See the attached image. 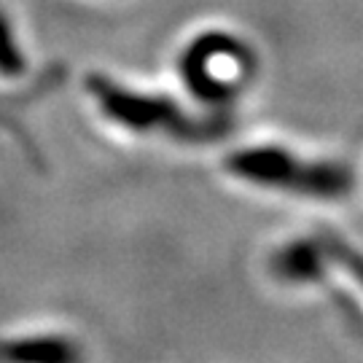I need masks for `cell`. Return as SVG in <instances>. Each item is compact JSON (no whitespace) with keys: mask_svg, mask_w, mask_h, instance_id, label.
Segmentation results:
<instances>
[{"mask_svg":"<svg viewBox=\"0 0 363 363\" xmlns=\"http://www.w3.org/2000/svg\"><path fill=\"white\" fill-rule=\"evenodd\" d=\"M232 169L240 175L253 178L269 186H283L294 189L301 194L318 196H337L350 189V172L342 164L331 162H312L301 164L296 156L283 151V148H253L242 151L232 159Z\"/></svg>","mask_w":363,"mask_h":363,"instance_id":"obj_1","label":"cell"}]
</instances>
